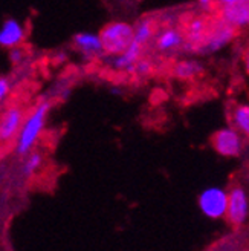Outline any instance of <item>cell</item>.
<instances>
[{
	"mask_svg": "<svg viewBox=\"0 0 249 251\" xmlns=\"http://www.w3.org/2000/svg\"><path fill=\"white\" fill-rule=\"evenodd\" d=\"M51 109H52L51 100L45 98V100H40V101L32 107V110L28 115H24L20 132L16 138L14 150L17 156L23 158L24 155H28L31 150H34L35 144L39 143V140L46 129Z\"/></svg>",
	"mask_w": 249,
	"mask_h": 251,
	"instance_id": "cell-1",
	"label": "cell"
},
{
	"mask_svg": "<svg viewBox=\"0 0 249 251\" xmlns=\"http://www.w3.org/2000/svg\"><path fill=\"white\" fill-rule=\"evenodd\" d=\"M179 26L183 32L185 46L183 52L191 54H204V49L209 35L211 22H213V14L206 12H185L179 16Z\"/></svg>",
	"mask_w": 249,
	"mask_h": 251,
	"instance_id": "cell-2",
	"label": "cell"
},
{
	"mask_svg": "<svg viewBox=\"0 0 249 251\" xmlns=\"http://www.w3.org/2000/svg\"><path fill=\"white\" fill-rule=\"evenodd\" d=\"M178 20L176 22L168 20L164 16L162 26L159 28L152 42V46L156 51V54H159L162 58H173L178 54L183 52L185 39Z\"/></svg>",
	"mask_w": 249,
	"mask_h": 251,
	"instance_id": "cell-3",
	"label": "cell"
},
{
	"mask_svg": "<svg viewBox=\"0 0 249 251\" xmlns=\"http://www.w3.org/2000/svg\"><path fill=\"white\" fill-rule=\"evenodd\" d=\"M133 25L127 22H109L99 31L101 43L106 55H118L122 54L133 42Z\"/></svg>",
	"mask_w": 249,
	"mask_h": 251,
	"instance_id": "cell-4",
	"label": "cell"
},
{
	"mask_svg": "<svg viewBox=\"0 0 249 251\" xmlns=\"http://www.w3.org/2000/svg\"><path fill=\"white\" fill-rule=\"evenodd\" d=\"M209 144H211V149L220 156L239 158L243 152L245 138L229 126V127L219 129L211 135Z\"/></svg>",
	"mask_w": 249,
	"mask_h": 251,
	"instance_id": "cell-5",
	"label": "cell"
},
{
	"mask_svg": "<svg viewBox=\"0 0 249 251\" xmlns=\"http://www.w3.org/2000/svg\"><path fill=\"white\" fill-rule=\"evenodd\" d=\"M249 215V201L245 188L239 184H235L228 192V208H226V221L231 227L240 228L246 222Z\"/></svg>",
	"mask_w": 249,
	"mask_h": 251,
	"instance_id": "cell-6",
	"label": "cell"
},
{
	"mask_svg": "<svg viewBox=\"0 0 249 251\" xmlns=\"http://www.w3.org/2000/svg\"><path fill=\"white\" fill-rule=\"evenodd\" d=\"M72 48L84 61H96L106 57L99 34L83 31L72 37Z\"/></svg>",
	"mask_w": 249,
	"mask_h": 251,
	"instance_id": "cell-7",
	"label": "cell"
},
{
	"mask_svg": "<svg viewBox=\"0 0 249 251\" xmlns=\"http://www.w3.org/2000/svg\"><path fill=\"white\" fill-rule=\"evenodd\" d=\"M239 32L240 31L237 28H234L232 25L225 22L217 14H213V22H211V29H209V35H208V40L204 49V54L219 51L220 48L231 43L235 37L239 35Z\"/></svg>",
	"mask_w": 249,
	"mask_h": 251,
	"instance_id": "cell-8",
	"label": "cell"
},
{
	"mask_svg": "<svg viewBox=\"0 0 249 251\" xmlns=\"http://www.w3.org/2000/svg\"><path fill=\"white\" fill-rule=\"evenodd\" d=\"M199 208L202 210L205 216L211 219L225 218L228 208V192L217 187L206 188L199 196Z\"/></svg>",
	"mask_w": 249,
	"mask_h": 251,
	"instance_id": "cell-9",
	"label": "cell"
},
{
	"mask_svg": "<svg viewBox=\"0 0 249 251\" xmlns=\"http://www.w3.org/2000/svg\"><path fill=\"white\" fill-rule=\"evenodd\" d=\"M24 120V112L19 106L6 107L0 115V143L14 141Z\"/></svg>",
	"mask_w": 249,
	"mask_h": 251,
	"instance_id": "cell-10",
	"label": "cell"
},
{
	"mask_svg": "<svg viewBox=\"0 0 249 251\" xmlns=\"http://www.w3.org/2000/svg\"><path fill=\"white\" fill-rule=\"evenodd\" d=\"M26 35L24 25L16 17H9L0 25V48L9 51L12 48L22 46L26 42Z\"/></svg>",
	"mask_w": 249,
	"mask_h": 251,
	"instance_id": "cell-11",
	"label": "cell"
},
{
	"mask_svg": "<svg viewBox=\"0 0 249 251\" xmlns=\"http://www.w3.org/2000/svg\"><path fill=\"white\" fill-rule=\"evenodd\" d=\"M164 23V16L162 14H147L141 19H138L133 25V40L141 43L145 48H150L152 42L155 39L156 32Z\"/></svg>",
	"mask_w": 249,
	"mask_h": 251,
	"instance_id": "cell-12",
	"label": "cell"
},
{
	"mask_svg": "<svg viewBox=\"0 0 249 251\" xmlns=\"http://www.w3.org/2000/svg\"><path fill=\"white\" fill-rule=\"evenodd\" d=\"M216 14L239 31L249 26V0H234L232 3L219 6Z\"/></svg>",
	"mask_w": 249,
	"mask_h": 251,
	"instance_id": "cell-13",
	"label": "cell"
},
{
	"mask_svg": "<svg viewBox=\"0 0 249 251\" xmlns=\"http://www.w3.org/2000/svg\"><path fill=\"white\" fill-rule=\"evenodd\" d=\"M229 126L249 141V104L231 101L226 109Z\"/></svg>",
	"mask_w": 249,
	"mask_h": 251,
	"instance_id": "cell-14",
	"label": "cell"
},
{
	"mask_svg": "<svg viewBox=\"0 0 249 251\" xmlns=\"http://www.w3.org/2000/svg\"><path fill=\"white\" fill-rule=\"evenodd\" d=\"M205 72V68L196 60H181L174 61L171 65V75L174 78H178L179 81H196L197 78H201Z\"/></svg>",
	"mask_w": 249,
	"mask_h": 251,
	"instance_id": "cell-15",
	"label": "cell"
},
{
	"mask_svg": "<svg viewBox=\"0 0 249 251\" xmlns=\"http://www.w3.org/2000/svg\"><path fill=\"white\" fill-rule=\"evenodd\" d=\"M43 153L39 152V150H31L28 155L23 156V162H22V175L24 178H31L39 172L43 166Z\"/></svg>",
	"mask_w": 249,
	"mask_h": 251,
	"instance_id": "cell-16",
	"label": "cell"
},
{
	"mask_svg": "<svg viewBox=\"0 0 249 251\" xmlns=\"http://www.w3.org/2000/svg\"><path fill=\"white\" fill-rule=\"evenodd\" d=\"M155 71H156L155 61L148 55H144L142 58H139L138 61H136V65L133 66L130 75L132 77H136V78H147V77H150V75H153Z\"/></svg>",
	"mask_w": 249,
	"mask_h": 251,
	"instance_id": "cell-17",
	"label": "cell"
},
{
	"mask_svg": "<svg viewBox=\"0 0 249 251\" xmlns=\"http://www.w3.org/2000/svg\"><path fill=\"white\" fill-rule=\"evenodd\" d=\"M8 57H9V61L12 63V65H14V66H20V65H23L24 61H26L28 52H26V49H23L22 46H17V48L9 49Z\"/></svg>",
	"mask_w": 249,
	"mask_h": 251,
	"instance_id": "cell-18",
	"label": "cell"
},
{
	"mask_svg": "<svg viewBox=\"0 0 249 251\" xmlns=\"http://www.w3.org/2000/svg\"><path fill=\"white\" fill-rule=\"evenodd\" d=\"M197 3H199L201 11L206 12V14H216L219 9L217 0H197Z\"/></svg>",
	"mask_w": 249,
	"mask_h": 251,
	"instance_id": "cell-19",
	"label": "cell"
},
{
	"mask_svg": "<svg viewBox=\"0 0 249 251\" xmlns=\"http://www.w3.org/2000/svg\"><path fill=\"white\" fill-rule=\"evenodd\" d=\"M12 89V83L8 77H0V104H2L8 95L11 94Z\"/></svg>",
	"mask_w": 249,
	"mask_h": 251,
	"instance_id": "cell-20",
	"label": "cell"
},
{
	"mask_svg": "<svg viewBox=\"0 0 249 251\" xmlns=\"http://www.w3.org/2000/svg\"><path fill=\"white\" fill-rule=\"evenodd\" d=\"M242 61H243V66H245L246 74L249 75V45L243 49V52H242Z\"/></svg>",
	"mask_w": 249,
	"mask_h": 251,
	"instance_id": "cell-21",
	"label": "cell"
}]
</instances>
